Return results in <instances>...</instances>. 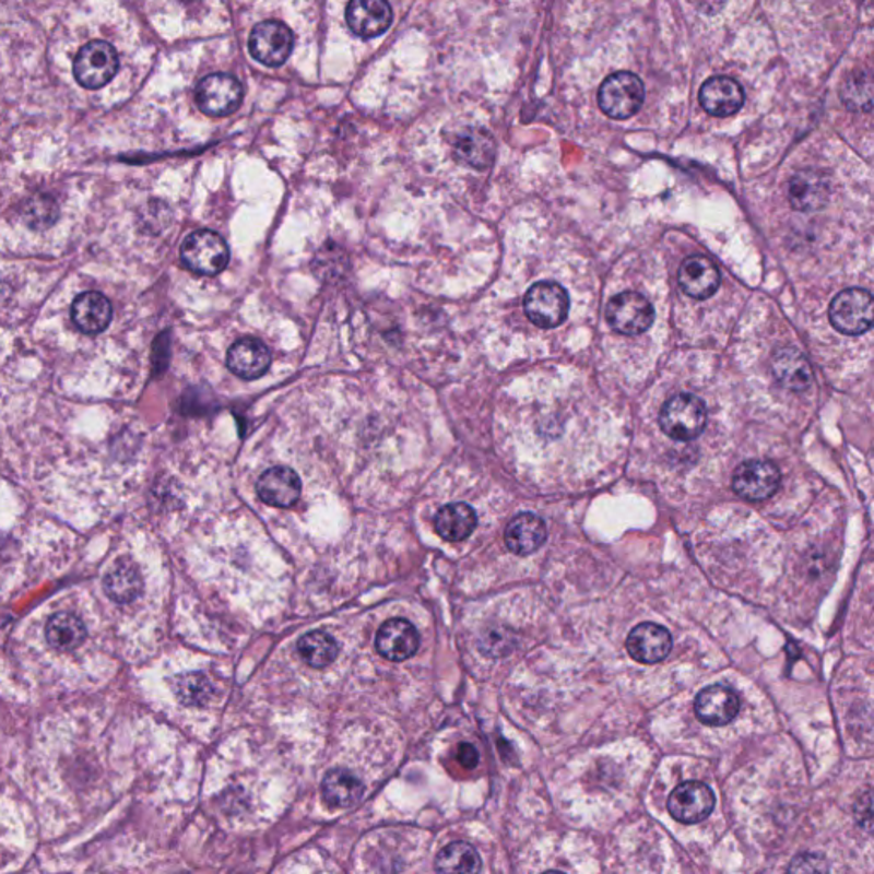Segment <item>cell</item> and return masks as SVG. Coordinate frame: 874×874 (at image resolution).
<instances>
[{"label":"cell","instance_id":"1","mask_svg":"<svg viewBox=\"0 0 874 874\" xmlns=\"http://www.w3.org/2000/svg\"><path fill=\"white\" fill-rule=\"evenodd\" d=\"M660 426L675 441H694L707 426V406L692 393L675 394L660 412Z\"/></svg>","mask_w":874,"mask_h":874},{"label":"cell","instance_id":"2","mask_svg":"<svg viewBox=\"0 0 874 874\" xmlns=\"http://www.w3.org/2000/svg\"><path fill=\"white\" fill-rule=\"evenodd\" d=\"M645 82L633 72H615L609 75L598 91V105L606 117L627 120L639 111L645 103Z\"/></svg>","mask_w":874,"mask_h":874},{"label":"cell","instance_id":"3","mask_svg":"<svg viewBox=\"0 0 874 874\" xmlns=\"http://www.w3.org/2000/svg\"><path fill=\"white\" fill-rule=\"evenodd\" d=\"M181 260L191 272L215 275L223 272L229 262V246L214 231H196L181 246Z\"/></svg>","mask_w":874,"mask_h":874},{"label":"cell","instance_id":"4","mask_svg":"<svg viewBox=\"0 0 874 874\" xmlns=\"http://www.w3.org/2000/svg\"><path fill=\"white\" fill-rule=\"evenodd\" d=\"M569 294L557 282H536L524 296L528 320L539 328H555L569 315Z\"/></svg>","mask_w":874,"mask_h":874},{"label":"cell","instance_id":"5","mask_svg":"<svg viewBox=\"0 0 874 874\" xmlns=\"http://www.w3.org/2000/svg\"><path fill=\"white\" fill-rule=\"evenodd\" d=\"M831 327L843 335H861L873 324V296L867 291L852 287L842 291L831 300Z\"/></svg>","mask_w":874,"mask_h":874},{"label":"cell","instance_id":"6","mask_svg":"<svg viewBox=\"0 0 874 874\" xmlns=\"http://www.w3.org/2000/svg\"><path fill=\"white\" fill-rule=\"evenodd\" d=\"M120 60L117 50L106 42H91L79 50L74 75L86 90H99L117 75Z\"/></svg>","mask_w":874,"mask_h":874},{"label":"cell","instance_id":"7","mask_svg":"<svg viewBox=\"0 0 874 874\" xmlns=\"http://www.w3.org/2000/svg\"><path fill=\"white\" fill-rule=\"evenodd\" d=\"M654 308L642 294L625 291L606 306V321L622 335H640L654 323Z\"/></svg>","mask_w":874,"mask_h":874},{"label":"cell","instance_id":"8","mask_svg":"<svg viewBox=\"0 0 874 874\" xmlns=\"http://www.w3.org/2000/svg\"><path fill=\"white\" fill-rule=\"evenodd\" d=\"M197 105L209 117H227L235 114L243 102L241 82L235 75L211 74L199 82L196 91Z\"/></svg>","mask_w":874,"mask_h":874},{"label":"cell","instance_id":"9","mask_svg":"<svg viewBox=\"0 0 874 874\" xmlns=\"http://www.w3.org/2000/svg\"><path fill=\"white\" fill-rule=\"evenodd\" d=\"M293 48V32L281 21H263V23H258L251 32V55L263 66H282L285 60L290 59Z\"/></svg>","mask_w":874,"mask_h":874},{"label":"cell","instance_id":"10","mask_svg":"<svg viewBox=\"0 0 874 874\" xmlns=\"http://www.w3.org/2000/svg\"><path fill=\"white\" fill-rule=\"evenodd\" d=\"M716 796L709 786L699 781L682 782L668 798V812L676 822L699 824L714 810Z\"/></svg>","mask_w":874,"mask_h":874},{"label":"cell","instance_id":"11","mask_svg":"<svg viewBox=\"0 0 874 874\" xmlns=\"http://www.w3.org/2000/svg\"><path fill=\"white\" fill-rule=\"evenodd\" d=\"M779 485L781 472L772 461H745L733 475V491L746 500L769 499L779 491Z\"/></svg>","mask_w":874,"mask_h":874},{"label":"cell","instance_id":"12","mask_svg":"<svg viewBox=\"0 0 874 874\" xmlns=\"http://www.w3.org/2000/svg\"><path fill=\"white\" fill-rule=\"evenodd\" d=\"M625 648L637 663H661L672 652V634L668 633L663 625L646 622L634 627L633 633L628 634Z\"/></svg>","mask_w":874,"mask_h":874},{"label":"cell","instance_id":"13","mask_svg":"<svg viewBox=\"0 0 874 874\" xmlns=\"http://www.w3.org/2000/svg\"><path fill=\"white\" fill-rule=\"evenodd\" d=\"M694 709L707 727H727L740 712V697L727 685H710L695 697Z\"/></svg>","mask_w":874,"mask_h":874},{"label":"cell","instance_id":"14","mask_svg":"<svg viewBox=\"0 0 874 874\" xmlns=\"http://www.w3.org/2000/svg\"><path fill=\"white\" fill-rule=\"evenodd\" d=\"M375 646L385 660L405 661L417 652L421 637L409 621L391 618L379 627Z\"/></svg>","mask_w":874,"mask_h":874},{"label":"cell","instance_id":"15","mask_svg":"<svg viewBox=\"0 0 874 874\" xmlns=\"http://www.w3.org/2000/svg\"><path fill=\"white\" fill-rule=\"evenodd\" d=\"M303 484L290 466H272L257 482V494L272 508H293L299 500Z\"/></svg>","mask_w":874,"mask_h":874},{"label":"cell","instance_id":"16","mask_svg":"<svg viewBox=\"0 0 874 874\" xmlns=\"http://www.w3.org/2000/svg\"><path fill=\"white\" fill-rule=\"evenodd\" d=\"M745 103L742 84L728 75L707 79L700 87V105L712 117L727 118L737 114Z\"/></svg>","mask_w":874,"mask_h":874},{"label":"cell","instance_id":"17","mask_svg":"<svg viewBox=\"0 0 874 874\" xmlns=\"http://www.w3.org/2000/svg\"><path fill=\"white\" fill-rule=\"evenodd\" d=\"M678 284L692 299L706 300L718 293L721 273L712 260L700 255L683 260L678 272Z\"/></svg>","mask_w":874,"mask_h":874},{"label":"cell","instance_id":"18","mask_svg":"<svg viewBox=\"0 0 874 874\" xmlns=\"http://www.w3.org/2000/svg\"><path fill=\"white\" fill-rule=\"evenodd\" d=\"M226 363L231 373L239 378L258 379L269 371L272 355L263 342L253 336H245L231 345Z\"/></svg>","mask_w":874,"mask_h":874},{"label":"cell","instance_id":"19","mask_svg":"<svg viewBox=\"0 0 874 874\" xmlns=\"http://www.w3.org/2000/svg\"><path fill=\"white\" fill-rule=\"evenodd\" d=\"M345 20L354 35L376 38L390 27L393 12L382 0H354L345 11Z\"/></svg>","mask_w":874,"mask_h":874},{"label":"cell","instance_id":"20","mask_svg":"<svg viewBox=\"0 0 874 874\" xmlns=\"http://www.w3.org/2000/svg\"><path fill=\"white\" fill-rule=\"evenodd\" d=\"M830 197V184L815 169H803L792 176L789 184V202L801 212H815L825 208Z\"/></svg>","mask_w":874,"mask_h":874},{"label":"cell","instance_id":"21","mask_svg":"<svg viewBox=\"0 0 874 874\" xmlns=\"http://www.w3.org/2000/svg\"><path fill=\"white\" fill-rule=\"evenodd\" d=\"M454 154L458 160L476 169H485L496 160V141L481 127H466L454 135Z\"/></svg>","mask_w":874,"mask_h":874},{"label":"cell","instance_id":"22","mask_svg":"<svg viewBox=\"0 0 874 874\" xmlns=\"http://www.w3.org/2000/svg\"><path fill=\"white\" fill-rule=\"evenodd\" d=\"M504 540L512 554H535L546 542L545 521L533 512H521L511 519L504 533Z\"/></svg>","mask_w":874,"mask_h":874},{"label":"cell","instance_id":"23","mask_svg":"<svg viewBox=\"0 0 874 874\" xmlns=\"http://www.w3.org/2000/svg\"><path fill=\"white\" fill-rule=\"evenodd\" d=\"M772 373L777 382L786 390H808L813 381L812 366L796 347H782L772 359Z\"/></svg>","mask_w":874,"mask_h":874},{"label":"cell","instance_id":"24","mask_svg":"<svg viewBox=\"0 0 874 874\" xmlns=\"http://www.w3.org/2000/svg\"><path fill=\"white\" fill-rule=\"evenodd\" d=\"M111 305L102 293L90 291L75 297L72 320L84 333H102L111 321Z\"/></svg>","mask_w":874,"mask_h":874},{"label":"cell","instance_id":"25","mask_svg":"<svg viewBox=\"0 0 874 874\" xmlns=\"http://www.w3.org/2000/svg\"><path fill=\"white\" fill-rule=\"evenodd\" d=\"M437 535L448 542L469 539L476 528V512L469 504L451 503L442 506L434 518Z\"/></svg>","mask_w":874,"mask_h":874},{"label":"cell","instance_id":"26","mask_svg":"<svg viewBox=\"0 0 874 874\" xmlns=\"http://www.w3.org/2000/svg\"><path fill=\"white\" fill-rule=\"evenodd\" d=\"M323 800L332 806L347 808L359 803L364 796V784L359 777L347 769H333L321 782Z\"/></svg>","mask_w":874,"mask_h":874},{"label":"cell","instance_id":"27","mask_svg":"<svg viewBox=\"0 0 874 874\" xmlns=\"http://www.w3.org/2000/svg\"><path fill=\"white\" fill-rule=\"evenodd\" d=\"M103 586H105V593L108 594L109 600H114L120 605H127L142 593L144 582H142L141 572L132 563L121 560L106 574Z\"/></svg>","mask_w":874,"mask_h":874},{"label":"cell","instance_id":"28","mask_svg":"<svg viewBox=\"0 0 874 874\" xmlns=\"http://www.w3.org/2000/svg\"><path fill=\"white\" fill-rule=\"evenodd\" d=\"M481 870V855L466 842H451L436 858L437 874H479Z\"/></svg>","mask_w":874,"mask_h":874},{"label":"cell","instance_id":"29","mask_svg":"<svg viewBox=\"0 0 874 874\" xmlns=\"http://www.w3.org/2000/svg\"><path fill=\"white\" fill-rule=\"evenodd\" d=\"M48 645L59 651H72L82 645L86 639V627L81 618L75 617L74 613L60 612L48 621L47 630Z\"/></svg>","mask_w":874,"mask_h":874},{"label":"cell","instance_id":"30","mask_svg":"<svg viewBox=\"0 0 874 874\" xmlns=\"http://www.w3.org/2000/svg\"><path fill=\"white\" fill-rule=\"evenodd\" d=\"M297 652L312 668H327L339 656V645L330 634L315 630L297 640Z\"/></svg>","mask_w":874,"mask_h":874},{"label":"cell","instance_id":"31","mask_svg":"<svg viewBox=\"0 0 874 874\" xmlns=\"http://www.w3.org/2000/svg\"><path fill=\"white\" fill-rule=\"evenodd\" d=\"M173 690L184 706H203L212 697V683L203 673H185L175 680Z\"/></svg>","mask_w":874,"mask_h":874},{"label":"cell","instance_id":"32","mask_svg":"<svg viewBox=\"0 0 874 874\" xmlns=\"http://www.w3.org/2000/svg\"><path fill=\"white\" fill-rule=\"evenodd\" d=\"M843 105L852 109H864L870 111L873 99H871V78L867 72H854L843 81L842 84Z\"/></svg>","mask_w":874,"mask_h":874},{"label":"cell","instance_id":"33","mask_svg":"<svg viewBox=\"0 0 874 874\" xmlns=\"http://www.w3.org/2000/svg\"><path fill=\"white\" fill-rule=\"evenodd\" d=\"M59 217V208L48 197H35L24 208V218L33 229H47Z\"/></svg>","mask_w":874,"mask_h":874},{"label":"cell","instance_id":"34","mask_svg":"<svg viewBox=\"0 0 874 874\" xmlns=\"http://www.w3.org/2000/svg\"><path fill=\"white\" fill-rule=\"evenodd\" d=\"M786 874H828V861L819 852H803L789 864Z\"/></svg>","mask_w":874,"mask_h":874},{"label":"cell","instance_id":"35","mask_svg":"<svg viewBox=\"0 0 874 874\" xmlns=\"http://www.w3.org/2000/svg\"><path fill=\"white\" fill-rule=\"evenodd\" d=\"M457 758L458 761L463 765L464 769H473V767H476V764H479V760H481V755L476 752L475 746L470 745V743H461V745L458 746Z\"/></svg>","mask_w":874,"mask_h":874},{"label":"cell","instance_id":"36","mask_svg":"<svg viewBox=\"0 0 874 874\" xmlns=\"http://www.w3.org/2000/svg\"><path fill=\"white\" fill-rule=\"evenodd\" d=\"M543 874H564V873H560V871H546V873Z\"/></svg>","mask_w":874,"mask_h":874}]
</instances>
